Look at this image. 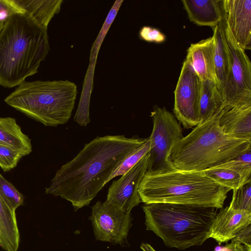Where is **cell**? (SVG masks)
<instances>
[{
	"mask_svg": "<svg viewBox=\"0 0 251 251\" xmlns=\"http://www.w3.org/2000/svg\"><path fill=\"white\" fill-rule=\"evenodd\" d=\"M201 172L218 184L232 190L250 181L246 180L238 173L223 165Z\"/></svg>",
	"mask_w": 251,
	"mask_h": 251,
	"instance_id": "obj_22",
	"label": "cell"
},
{
	"mask_svg": "<svg viewBox=\"0 0 251 251\" xmlns=\"http://www.w3.org/2000/svg\"><path fill=\"white\" fill-rule=\"evenodd\" d=\"M0 196L12 210L22 205L24 202V196L15 186L0 174Z\"/></svg>",
	"mask_w": 251,
	"mask_h": 251,
	"instance_id": "obj_25",
	"label": "cell"
},
{
	"mask_svg": "<svg viewBox=\"0 0 251 251\" xmlns=\"http://www.w3.org/2000/svg\"><path fill=\"white\" fill-rule=\"evenodd\" d=\"M221 165L238 173L247 181H251V149Z\"/></svg>",
	"mask_w": 251,
	"mask_h": 251,
	"instance_id": "obj_26",
	"label": "cell"
},
{
	"mask_svg": "<svg viewBox=\"0 0 251 251\" xmlns=\"http://www.w3.org/2000/svg\"><path fill=\"white\" fill-rule=\"evenodd\" d=\"M250 225L251 212L235 209L229 204L216 215L210 228L209 238L220 244L227 243Z\"/></svg>",
	"mask_w": 251,
	"mask_h": 251,
	"instance_id": "obj_13",
	"label": "cell"
},
{
	"mask_svg": "<svg viewBox=\"0 0 251 251\" xmlns=\"http://www.w3.org/2000/svg\"><path fill=\"white\" fill-rule=\"evenodd\" d=\"M145 224L169 248L184 250L209 238L214 207L167 203L145 204Z\"/></svg>",
	"mask_w": 251,
	"mask_h": 251,
	"instance_id": "obj_5",
	"label": "cell"
},
{
	"mask_svg": "<svg viewBox=\"0 0 251 251\" xmlns=\"http://www.w3.org/2000/svg\"><path fill=\"white\" fill-rule=\"evenodd\" d=\"M149 152L119 179L113 181L106 201L126 212H130L142 202L138 189L147 170Z\"/></svg>",
	"mask_w": 251,
	"mask_h": 251,
	"instance_id": "obj_11",
	"label": "cell"
},
{
	"mask_svg": "<svg viewBox=\"0 0 251 251\" xmlns=\"http://www.w3.org/2000/svg\"><path fill=\"white\" fill-rule=\"evenodd\" d=\"M147 138L98 136L57 170L47 194L70 201L75 211L88 205L124 159Z\"/></svg>",
	"mask_w": 251,
	"mask_h": 251,
	"instance_id": "obj_1",
	"label": "cell"
},
{
	"mask_svg": "<svg viewBox=\"0 0 251 251\" xmlns=\"http://www.w3.org/2000/svg\"><path fill=\"white\" fill-rule=\"evenodd\" d=\"M139 34L141 39L149 42L161 43L166 40L165 35L160 30L149 26H143Z\"/></svg>",
	"mask_w": 251,
	"mask_h": 251,
	"instance_id": "obj_29",
	"label": "cell"
},
{
	"mask_svg": "<svg viewBox=\"0 0 251 251\" xmlns=\"http://www.w3.org/2000/svg\"><path fill=\"white\" fill-rule=\"evenodd\" d=\"M123 1H124L122 0H117L115 2L108 12L97 37L92 46L89 58L90 63L87 71V73L89 74H93L94 73V67L100 46L110 27L116 18Z\"/></svg>",
	"mask_w": 251,
	"mask_h": 251,
	"instance_id": "obj_23",
	"label": "cell"
},
{
	"mask_svg": "<svg viewBox=\"0 0 251 251\" xmlns=\"http://www.w3.org/2000/svg\"><path fill=\"white\" fill-rule=\"evenodd\" d=\"M224 15L236 42L251 49V0H223Z\"/></svg>",
	"mask_w": 251,
	"mask_h": 251,
	"instance_id": "obj_12",
	"label": "cell"
},
{
	"mask_svg": "<svg viewBox=\"0 0 251 251\" xmlns=\"http://www.w3.org/2000/svg\"><path fill=\"white\" fill-rule=\"evenodd\" d=\"M22 13L26 14L41 27L48 25L61 9L63 0H12Z\"/></svg>",
	"mask_w": 251,
	"mask_h": 251,
	"instance_id": "obj_18",
	"label": "cell"
},
{
	"mask_svg": "<svg viewBox=\"0 0 251 251\" xmlns=\"http://www.w3.org/2000/svg\"><path fill=\"white\" fill-rule=\"evenodd\" d=\"M150 140L146 141L139 148L127 156L121 165L114 171L107 180L108 182L115 177L122 176L136 165L150 150Z\"/></svg>",
	"mask_w": 251,
	"mask_h": 251,
	"instance_id": "obj_24",
	"label": "cell"
},
{
	"mask_svg": "<svg viewBox=\"0 0 251 251\" xmlns=\"http://www.w3.org/2000/svg\"><path fill=\"white\" fill-rule=\"evenodd\" d=\"M4 24V23L0 22V32L1 31V30L3 27Z\"/></svg>",
	"mask_w": 251,
	"mask_h": 251,
	"instance_id": "obj_34",
	"label": "cell"
},
{
	"mask_svg": "<svg viewBox=\"0 0 251 251\" xmlns=\"http://www.w3.org/2000/svg\"><path fill=\"white\" fill-rule=\"evenodd\" d=\"M90 219L96 240L114 245L124 243L131 226L130 212L106 201H98L92 206Z\"/></svg>",
	"mask_w": 251,
	"mask_h": 251,
	"instance_id": "obj_10",
	"label": "cell"
},
{
	"mask_svg": "<svg viewBox=\"0 0 251 251\" xmlns=\"http://www.w3.org/2000/svg\"><path fill=\"white\" fill-rule=\"evenodd\" d=\"M23 156L19 151L0 143V167L4 172L15 168Z\"/></svg>",
	"mask_w": 251,
	"mask_h": 251,
	"instance_id": "obj_28",
	"label": "cell"
},
{
	"mask_svg": "<svg viewBox=\"0 0 251 251\" xmlns=\"http://www.w3.org/2000/svg\"><path fill=\"white\" fill-rule=\"evenodd\" d=\"M201 81L190 63L185 59L174 91L175 117L185 128L200 123L199 101Z\"/></svg>",
	"mask_w": 251,
	"mask_h": 251,
	"instance_id": "obj_8",
	"label": "cell"
},
{
	"mask_svg": "<svg viewBox=\"0 0 251 251\" xmlns=\"http://www.w3.org/2000/svg\"><path fill=\"white\" fill-rule=\"evenodd\" d=\"M222 248L223 251H251V246L232 242Z\"/></svg>",
	"mask_w": 251,
	"mask_h": 251,
	"instance_id": "obj_32",
	"label": "cell"
},
{
	"mask_svg": "<svg viewBox=\"0 0 251 251\" xmlns=\"http://www.w3.org/2000/svg\"><path fill=\"white\" fill-rule=\"evenodd\" d=\"M228 53L233 95V107L251 106V64L235 40L224 17L219 23Z\"/></svg>",
	"mask_w": 251,
	"mask_h": 251,
	"instance_id": "obj_9",
	"label": "cell"
},
{
	"mask_svg": "<svg viewBox=\"0 0 251 251\" xmlns=\"http://www.w3.org/2000/svg\"><path fill=\"white\" fill-rule=\"evenodd\" d=\"M181 2L190 21L198 25L213 28L223 18V0H182Z\"/></svg>",
	"mask_w": 251,
	"mask_h": 251,
	"instance_id": "obj_17",
	"label": "cell"
},
{
	"mask_svg": "<svg viewBox=\"0 0 251 251\" xmlns=\"http://www.w3.org/2000/svg\"><path fill=\"white\" fill-rule=\"evenodd\" d=\"M140 249L143 251H156L151 245L148 243H142Z\"/></svg>",
	"mask_w": 251,
	"mask_h": 251,
	"instance_id": "obj_33",
	"label": "cell"
},
{
	"mask_svg": "<svg viewBox=\"0 0 251 251\" xmlns=\"http://www.w3.org/2000/svg\"><path fill=\"white\" fill-rule=\"evenodd\" d=\"M22 12L12 0H0V22L5 23L11 16Z\"/></svg>",
	"mask_w": 251,
	"mask_h": 251,
	"instance_id": "obj_30",
	"label": "cell"
},
{
	"mask_svg": "<svg viewBox=\"0 0 251 251\" xmlns=\"http://www.w3.org/2000/svg\"><path fill=\"white\" fill-rule=\"evenodd\" d=\"M0 143L19 151L24 156L32 151L30 139L13 118L0 117Z\"/></svg>",
	"mask_w": 251,
	"mask_h": 251,
	"instance_id": "obj_20",
	"label": "cell"
},
{
	"mask_svg": "<svg viewBox=\"0 0 251 251\" xmlns=\"http://www.w3.org/2000/svg\"><path fill=\"white\" fill-rule=\"evenodd\" d=\"M232 191L230 205L235 209L251 212V181Z\"/></svg>",
	"mask_w": 251,
	"mask_h": 251,
	"instance_id": "obj_27",
	"label": "cell"
},
{
	"mask_svg": "<svg viewBox=\"0 0 251 251\" xmlns=\"http://www.w3.org/2000/svg\"><path fill=\"white\" fill-rule=\"evenodd\" d=\"M19 244L16 211L10 208L0 196V245L5 251H18Z\"/></svg>",
	"mask_w": 251,
	"mask_h": 251,
	"instance_id": "obj_19",
	"label": "cell"
},
{
	"mask_svg": "<svg viewBox=\"0 0 251 251\" xmlns=\"http://www.w3.org/2000/svg\"><path fill=\"white\" fill-rule=\"evenodd\" d=\"M151 117L153 128L150 136L147 170L149 174H159L175 169L170 159L171 150L183 136L180 124L165 107L154 106Z\"/></svg>",
	"mask_w": 251,
	"mask_h": 251,
	"instance_id": "obj_7",
	"label": "cell"
},
{
	"mask_svg": "<svg viewBox=\"0 0 251 251\" xmlns=\"http://www.w3.org/2000/svg\"><path fill=\"white\" fill-rule=\"evenodd\" d=\"M225 107L223 98L216 83L210 80L201 81L199 107L200 123L212 118Z\"/></svg>",
	"mask_w": 251,
	"mask_h": 251,
	"instance_id": "obj_21",
	"label": "cell"
},
{
	"mask_svg": "<svg viewBox=\"0 0 251 251\" xmlns=\"http://www.w3.org/2000/svg\"><path fill=\"white\" fill-rule=\"evenodd\" d=\"M212 29L214 40V65L217 88L223 98L225 106H232L233 95L227 51L220 24Z\"/></svg>",
	"mask_w": 251,
	"mask_h": 251,
	"instance_id": "obj_14",
	"label": "cell"
},
{
	"mask_svg": "<svg viewBox=\"0 0 251 251\" xmlns=\"http://www.w3.org/2000/svg\"><path fill=\"white\" fill-rule=\"evenodd\" d=\"M231 242L251 246V225L240 231L231 240Z\"/></svg>",
	"mask_w": 251,
	"mask_h": 251,
	"instance_id": "obj_31",
	"label": "cell"
},
{
	"mask_svg": "<svg viewBox=\"0 0 251 251\" xmlns=\"http://www.w3.org/2000/svg\"><path fill=\"white\" fill-rule=\"evenodd\" d=\"M223 131L238 139L251 141V106H226L219 120Z\"/></svg>",
	"mask_w": 251,
	"mask_h": 251,
	"instance_id": "obj_16",
	"label": "cell"
},
{
	"mask_svg": "<svg viewBox=\"0 0 251 251\" xmlns=\"http://www.w3.org/2000/svg\"><path fill=\"white\" fill-rule=\"evenodd\" d=\"M222 110L176 142L170 156L175 168L203 171L223 165L251 149V141L234 138L223 131L219 124Z\"/></svg>",
	"mask_w": 251,
	"mask_h": 251,
	"instance_id": "obj_3",
	"label": "cell"
},
{
	"mask_svg": "<svg viewBox=\"0 0 251 251\" xmlns=\"http://www.w3.org/2000/svg\"><path fill=\"white\" fill-rule=\"evenodd\" d=\"M230 190L202 172L175 169L159 174L146 173L138 192L145 204L167 203L221 209Z\"/></svg>",
	"mask_w": 251,
	"mask_h": 251,
	"instance_id": "obj_4",
	"label": "cell"
},
{
	"mask_svg": "<svg viewBox=\"0 0 251 251\" xmlns=\"http://www.w3.org/2000/svg\"><path fill=\"white\" fill-rule=\"evenodd\" d=\"M77 94V86L68 80L25 81L4 101L45 126H56L70 119Z\"/></svg>",
	"mask_w": 251,
	"mask_h": 251,
	"instance_id": "obj_6",
	"label": "cell"
},
{
	"mask_svg": "<svg viewBox=\"0 0 251 251\" xmlns=\"http://www.w3.org/2000/svg\"><path fill=\"white\" fill-rule=\"evenodd\" d=\"M187 51L186 60L190 63L201 81L210 80L217 85L213 36L191 44Z\"/></svg>",
	"mask_w": 251,
	"mask_h": 251,
	"instance_id": "obj_15",
	"label": "cell"
},
{
	"mask_svg": "<svg viewBox=\"0 0 251 251\" xmlns=\"http://www.w3.org/2000/svg\"><path fill=\"white\" fill-rule=\"evenodd\" d=\"M47 30L24 13L7 19L0 32V85L19 86L38 72L50 50Z\"/></svg>",
	"mask_w": 251,
	"mask_h": 251,
	"instance_id": "obj_2",
	"label": "cell"
}]
</instances>
